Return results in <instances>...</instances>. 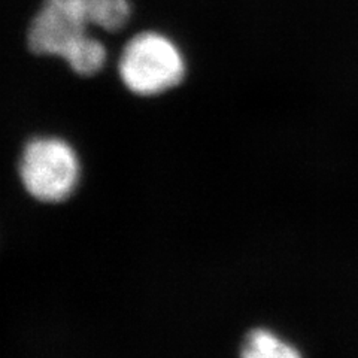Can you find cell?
Here are the masks:
<instances>
[{
	"mask_svg": "<svg viewBox=\"0 0 358 358\" xmlns=\"http://www.w3.org/2000/svg\"><path fill=\"white\" fill-rule=\"evenodd\" d=\"M27 43L35 54L60 57L83 76L99 73L108 60L106 47L90 26L48 0L30 22Z\"/></svg>",
	"mask_w": 358,
	"mask_h": 358,
	"instance_id": "obj_1",
	"label": "cell"
},
{
	"mask_svg": "<svg viewBox=\"0 0 358 358\" xmlns=\"http://www.w3.org/2000/svg\"><path fill=\"white\" fill-rule=\"evenodd\" d=\"M241 358H303V355L275 331L254 329L242 343Z\"/></svg>",
	"mask_w": 358,
	"mask_h": 358,
	"instance_id": "obj_5",
	"label": "cell"
},
{
	"mask_svg": "<svg viewBox=\"0 0 358 358\" xmlns=\"http://www.w3.org/2000/svg\"><path fill=\"white\" fill-rule=\"evenodd\" d=\"M118 73L133 94L159 96L184 81L187 62L172 38L160 31H142L122 48Z\"/></svg>",
	"mask_w": 358,
	"mask_h": 358,
	"instance_id": "obj_2",
	"label": "cell"
},
{
	"mask_svg": "<svg viewBox=\"0 0 358 358\" xmlns=\"http://www.w3.org/2000/svg\"><path fill=\"white\" fill-rule=\"evenodd\" d=\"M18 173L26 192L43 203L69 199L80 184L81 162L69 142L55 136H39L22 150Z\"/></svg>",
	"mask_w": 358,
	"mask_h": 358,
	"instance_id": "obj_3",
	"label": "cell"
},
{
	"mask_svg": "<svg viewBox=\"0 0 358 358\" xmlns=\"http://www.w3.org/2000/svg\"><path fill=\"white\" fill-rule=\"evenodd\" d=\"M90 27L117 31L131 15L130 0H48Z\"/></svg>",
	"mask_w": 358,
	"mask_h": 358,
	"instance_id": "obj_4",
	"label": "cell"
}]
</instances>
